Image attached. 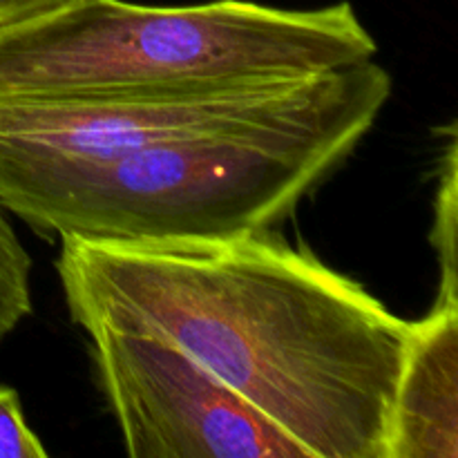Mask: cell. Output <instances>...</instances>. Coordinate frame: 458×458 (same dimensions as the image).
Masks as SVG:
<instances>
[{"instance_id":"6da1fadb","label":"cell","mask_w":458,"mask_h":458,"mask_svg":"<svg viewBox=\"0 0 458 458\" xmlns=\"http://www.w3.org/2000/svg\"><path fill=\"white\" fill-rule=\"evenodd\" d=\"M56 271L83 329L164 335L311 458H387L411 322L271 228L215 240L61 237Z\"/></svg>"},{"instance_id":"7a4b0ae2","label":"cell","mask_w":458,"mask_h":458,"mask_svg":"<svg viewBox=\"0 0 458 458\" xmlns=\"http://www.w3.org/2000/svg\"><path fill=\"white\" fill-rule=\"evenodd\" d=\"M392 97L383 65L304 81L258 123L112 157L0 150V206L40 235L215 240L267 231L353 155Z\"/></svg>"},{"instance_id":"3957f363","label":"cell","mask_w":458,"mask_h":458,"mask_svg":"<svg viewBox=\"0 0 458 458\" xmlns=\"http://www.w3.org/2000/svg\"><path fill=\"white\" fill-rule=\"evenodd\" d=\"M378 52L349 3L150 7L79 0L0 30V101L170 97L282 88Z\"/></svg>"},{"instance_id":"277c9868","label":"cell","mask_w":458,"mask_h":458,"mask_svg":"<svg viewBox=\"0 0 458 458\" xmlns=\"http://www.w3.org/2000/svg\"><path fill=\"white\" fill-rule=\"evenodd\" d=\"M112 414L132 458H311L168 338L85 329Z\"/></svg>"},{"instance_id":"5b68a950","label":"cell","mask_w":458,"mask_h":458,"mask_svg":"<svg viewBox=\"0 0 458 458\" xmlns=\"http://www.w3.org/2000/svg\"><path fill=\"white\" fill-rule=\"evenodd\" d=\"M458 456V302L411 322L392 416L387 458Z\"/></svg>"},{"instance_id":"8992f818","label":"cell","mask_w":458,"mask_h":458,"mask_svg":"<svg viewBox=\"0 0 458 458\" xmlns=\"http://www.w3.org/2000/svg\"><path fill=\"white\" fill-rule=\"evenodd\" d=\"M0 206V340L31 313V259Z\"/></svg>"},{"instance_id":"52a82bcc","label":"cell","mask_w":458,"mask_h":458,"mask_svg":"<svg viewBox=\"0 0 458 458\" xmlns=\"http://www.w3.org/2000/svg\"><path fill=\"white\" fill-rule=\"evenodd\" d=\"M456 134L452 130L450 146L445 152L441 183L437 195V219H434L432 244L438 250L441 264V286L438 302H458V271H456Z\"/></svg>"},{"instance_id":"ba28073f","label":"cell","mask_w":458,"mask_h":458,"mask_svg":"<svg viewBox=\"0 0 458 458\" xmlns=\"http://www.w3.org/2000/svg\"><path fill=\"white\" fill-rule=\"evenodd\" d=\"M47 450L25 423L16 389L0 387V458H45Z\"/></svg>"},{"instance_id":"9c48e42d","label":"cell","mask_w":458,"mask_h":458,"mask_svg":"<svg viewBox=\"0 0 458 458\" xmlns=\"http://www.w3.org/2000/svg\"><path fill=\"white\" fill-rule=\"evenodd\" d=\"M79 0H0V30L52 16Z\"/></svg>"}]
</instances>
